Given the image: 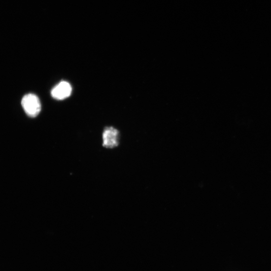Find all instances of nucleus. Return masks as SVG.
Segmentation results:
<instances>
[{
  "instance_id": "7ed1b4c3",
  "label": "nucleus",
  "mask_w": 271,
  "mask_h": 271,
  "mask_svg": "<svg viewBox=\"0 0 271 271\" xmlns=\"http://www.w3.org/2000/svg\"><path fill=\"white\" fill-rule=\"evenodd\" d=\"M72 88L67 81H63L54 87L51 91L52 97L58 100H63L71 95Z\"/></svg>"
},
{
  "instance_id": "f257e3e1",
  "label": "nucleus",
  "mask_w": 271,
  "mask_h": 271,
  "mask_svg": "<svg viewBox=\"0 0 271 271\" xmlns=\"http://www.w3.org/2000/svg\"><path fill=\"white\" fill-rule=\"evenodd\" d=\"M21 104L26 114L31 117H36L41 111L40 100L34 94H29L24 96Z\"/></svg>"
},
{
  "instance_id": "f03ea898",
  "label": "nucleus",
  "mask_w": 271,
  "mask_h": 271,
  "mask_svg": "<svg viewBox=\"0 0 271 271\" xmlns=\"http://www.w3.org/2000/svg\"><path fill=\"white\" fill-rule=\"evenodd\" d=\"M119 144V132L115 128L106 127L102 134V146L106 149H113Z\"/></svg>"
}]
</instances>
